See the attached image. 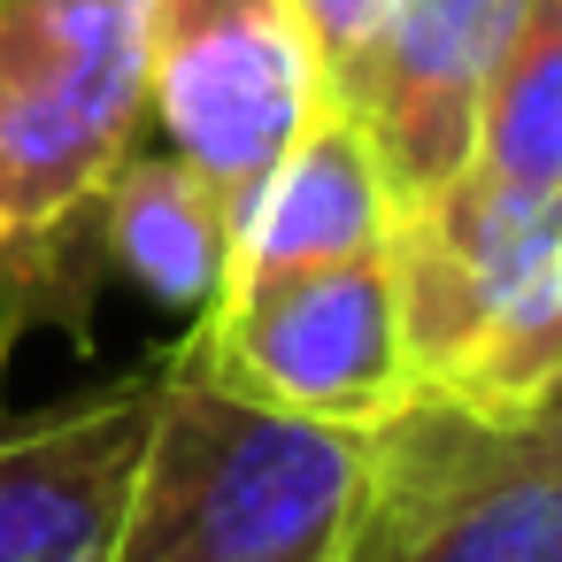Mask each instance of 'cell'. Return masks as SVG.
I'll return each instance as SVG.
<instances>
[{"instance_id":"6","label":"cell","mask_w":562,"mask_h":562,"mask_svg":"<svg viewBox=\"0 0 562 562\" xmlns=\"http://www.w3.org/2000/svg\"><path fill=\"white\" fill-rule=\"evenodd\" d=\"M562 247V193H516L485 170H462L431 201L393 216V308L408 339L416 393H439L501 301Z\"/></svg>"},{"instance_id":"7","label":"cell","mask_w":562,"mask_h":562,"mask_svg":"<svg viewBox=\"0 0 562 562\" xmlns=\"http://www.w3.org/2000/svg\"><path fill=\"white\" fill-rule=\"evenodd\" d=\"M155 393L162 362L32 416H0V562H109L155 431Z\"/></svg>"},{"instance_id":"5","label":"cell","mask_w":562,"mask_h":562,"mask_svg":"<svg viewBox=\"0 0 562 562\" xmlns=\"http://www.w3.org/2000/svg\"><path fill=\"white\" fill-rule=\"evenodd\" d=\"M147 101L239 224L324 93L285 0H147Z\"/></svg>"},{"instance_id":"11","label":"cell","mask_w":562,"mask_h":562,"mask_svg":"<svg viewBox=\"0 0 562 562\" xmlns=\"http://www.w3.org/2000/svg\"><path fill=\"white\" fill-rule=\"evenodd\" d=\"M470 170L516 193H562V0H531L477 109Z\"/></svg>"},{"instance_id":"14","label":"cell","mask_w":562,"mask_h":562,"mask_svg":"<svg viewBox=\"0 0 562 562\" xmlns=\"http://www.w3.org/2000/svg\"><path fill=\"white\" fill-rule=\"evenodd\" d=\"M539 416H554V424H562V378H554V393L539 401Z\"/></svg>"},{"instance_id":"15","label":"cell","mask_w":562,"mask_h":562,"mask_svg":"<svg viewBox=\"0 0 562 562\" xmlns=\"http://www.w3.org/2000/svg\"><path fill=\"white\" fill-rule=\"evenodd\" d=\"M324 562H331V554H324Z\"/></svg>"},{"instance_id":"10","label":"cell","mask_w":562,"mask_h":562,"mask_svg":"<svg viewBox=\"0 0 562 562\" xmlns=\"http://www.w3.org/2000/svg\"><path fill=\"white\" fill-rule=\"evenodd\" d=\"M109 270H132L155 301L201 316L232 278V201L170 147L132 155L109 186Z\"/></svg>"},{"instance_id":"2","label":"cell","mask_w":562,"mask_h":562,"mask_svg":"<svg viewBox=\"0 0 562 562\" xmlns=\"http://www.w3.org/2000/svg\"><path fill=\"white\" fill-rule=\"evenodd\" d=\"M362 454L370 431L232 393L170 347L109 562H324L347 531Z\"/></svg>"},{"instance_id":"1","label":"cell","mask_w":562,"mask_h":562,"mask_svg":"<svg viewBox=\"0 0 562 562\" xmlns=\"http://www.w3.org/2000/svg\"><path fill=\"white\" fill-rule=\"evenodd\" d=\"M147 124V0H0V362L40 324L86 339Z\"/></svg>"},{"instance_id":"4","label":"cell","mask_w":562,"mask_h":562,"mask_svg":"<svg viewBox=\"0 0 562 562\" xmlns=\"http://www.w3.org/2000/svg\"><path fill=\"white\" fill-rule=\"evenodd\" d=\"M178 347L232 393L347 431H378L393 408L416 401L385 247L308 270L224 278V293L193 316Z\"/></svg>"},{"instance_id":"12","label":"cell","mask_w":562,"mask_h":562,"mask_svg":"<svg viewBox=\"0 0 562 562\" xmlns=\"http://www.w3.org/2000/svg\"><path fill=\"white\" fill-rule=\"evenodd\" d=\"M554 378H562V247L501 301V316L447 370L439 401H462L477 416H539Z\"/></svg>"},{"instance_id":"3","label":"cell","mask_w":562,"mask_h":562,"mask_svg":"<svg viewBox=\"0 0 562 562\" xmlns=\"http://www.w3.org/2000/svg\"><path fill=\"white\" fill-rule=\"evenodd\" d=\"M331 562H562V424L416 393L370 431Z\"/></svg>"},{"instance_id":"8","label":"cell","mask_w":562,"mask_h":562,"mask_svg":"<svg viewBox=\"0 0 562 562\" xmlns=\"http://www.w3.org/2000/svg\"><path fill=\"white\" fill-rule=\"evenodd\" d=\"M524 9L531 0H401L393 9L347 109L362 116L401 209L431 201L439 186L470 170L477 109Z\"/></svg>"},{"instance_id":"9","label":"cell","mask_w":562,"mask_h":562,"mask_svg":"<svg viewBox=\"0 0 562 562\" xmlns=\"http://www.w3.org/2000/svg\"><path fill=\"white\" fill-rule=\"evenodd\" d=\"M393 216H401V201L385 186V162H378L362 116L339 101H316L301 139L278 155V170L255 186V201L232 224V278L378 255L393 239Z\"/></svg>"},{"instance_id":"13","label":"cell","mask_w":562,"mask_h":562,"mask_svg":"<svg viewBox=\"0 0 562 562\" xmlns=\"http://www.w3.org/2000/svg\"><path fill=\"white\" fill-rule=\"evenodd\" d=\"M285 9H293V24H301L308 63H316V93L347 109L401 0H285Z\"/></svg>"}]
</instances>
